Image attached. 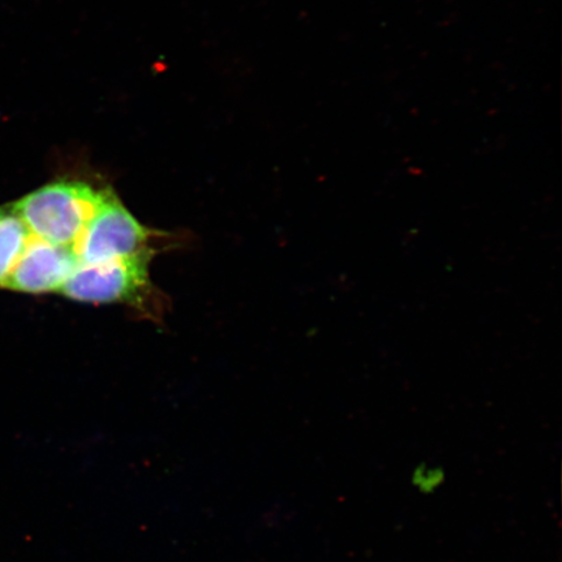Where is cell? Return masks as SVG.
<instances>
[{"mask_svg":"<svg viewBox=\"0 0 562 562\" xmlns=\"http://www.w3.org/2000/svg\"><path fill=\"white\" fill-rule=\"evenodd\" d=\"M109 194L86 181L61 179L25 195L12 210L33 237L75 246Z\"/></svg>","mask_w":562,"mask_h":562,"instance_id":"1","label":"cell"},{"mask_svg":"<svg viewBox=\"0 0 562 562\" xmlns=\"http://www.w3.org/2000/svg\"><path fill=\"white\" fill-rule=\"evenodd\" d=\"M147 231L110 192L75 245L80 263H101L146 251Z\"/></svg>","mask_w":562,"mask_h":562,"instance_id":"2","label":"cell"},{"mask_svg":"<svg viewBox=\"0 0 562 562\" xmlns=\"http://www.w3.org/2000/svg\"><path fill=\"white\" fill-rule=\"evenodd\" d=\"M147 251L101 263H80L60 292L70 300L110 304L135 297L147 283Z\"/></svg>","mask_w":562,"mask_h":562,"instance_id":"3","label":"cell"},{"mask_svg":"<svg viewBox=\"0 0 562 562\" xmlns=\"http://www.w3.org/2000/svg\"><path fill=\"white\" fill-rule=\"evenodd\" d=\"M79 265L75 246L55 245L32 236L4 288L30 294L60 292Z\"/></svg>","mask_w":562,"mask_h":562,"instance_id":"4","label":"cell"},{"mask_svg":"<svg viewBox=\"0 0 562 562\" xmlns=\"http://www.w3.org/2000/svg\"><path fill=\"white\" fill-rule=\"evenodd\" d=\"M31 237L15 211L0 210V286L4 288Z\"/></svg>","mask_w":562,"mask_h":562,"instance_id":"5","label":"cell"}]
</instances>
